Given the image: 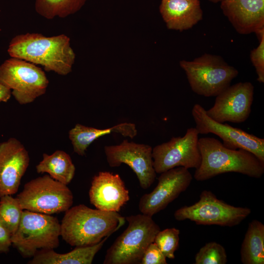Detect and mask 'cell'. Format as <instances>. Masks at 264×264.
Listing matches in <instances>:
<instances>
[{
	"mask_svg": "<svg viewBox=\"0 0 264 264\" xmlns=\"http://www.w3.org/2000/svg\"><path fill=\"white\" fill-rule=\"evenodd\" d=\"M125 219L128 226L107 250L104 264H140L146 250L160 230L152 217L142 214Z\"/></svg>",
	"mask_w": 264,
	"mask_h": 264,
	"instance_id": "4",
	"label": "cell"
},
{
	"mask_svg": "<svg viewBox=\"0 0 264 264\" xmlns=\"http://www.w3.org/2000/svg\"><path fill=\"white\" fill-rule=\"evenodd\" d=\"M243 264H264V224L254 220L250 222L241 249Z\"/></svg>",
	"mask_w": 264,
	"mask_h": 264,
	"instance_id": "22",
	"label": "cell"
},
{
	"mask_svg": "<svg viewBox=\"0 0 264 264\" xmlns=\"http://www.w3.org/2000/svg\"><path fill=\"white\" fill-rule=\"evenodd\" d=\"M251 61L255 68L257 81L264 82V37L260 40L259 45L250 53Z\"/></svg>",
	"mask_w": 264,
	"mask_h": 264,
	"instance_id": "27",
	"label": "cell"
},
{
	"mask_svg": "<svg viewBox=\"0 0 264 264\" xmlns=\"http://www.w3.org/2000/svg\"><path fill=\"white\" fill-rule=\"evenodd\" d=\"M0 83L11 89L19 104L26 105L45 93L49 81L37 65L11 57L0 65Z\"/></svg>",
	"mask_w": 264,
	"mask_h": 264,
	"instance_id": "8",
	"label": "cell"
},
{
	"mask_svg": "<svg viewBox=\"0 0 264 264\" xmlns=\"http://www.w3.org/2000/svg\"><path fill=\"white\" fill-rule=\"evenodd\" d=\"M141 264H167L166 258L154 242L146 250L140 263Z\"/></svg>",
	"mask_w": 264,
	"mask_h": 264,
	"instance_id": "28",
	"label": "cell"
},
{
	"mask_svg": "<svg viewBox=\"0 0 264 264\" xmlns=\"http://www.w3.org/2000/svg\"><path fill=\"white\" fill-rule=\"evenodd\" d=\"M179 65L185 72L191 89L207 97L217 96L239 74L221 57L207 53L192 61L182 60Z\"/></svg>",
	"mask_w": 264,
	"mask_h": 264,
	"instance_id": "6",
	"label": "cell"
},
{
	"mask_svg": "<svg viewBox=\"0 0 264 264\" xmlns=\"http://www.w3.org/2000/svg\"><path fill=\"white\" fill-rule=\"evenodd\" d=\"M17 198L5 195L0 198V222L12 236L17 231L23 212Z\"/></svg>",
	"mask_w": 264,
	"mask_h": 264,
	"instance_id": "24",
	"label": "cell"
},
{
	"mask_svg": "<svg viewBox=\"0 0 264 264\" xmlns=\"http://www.w3.org/2000/svg\"><path fill=\"white\" fill-rule=\"evenodd\" d=\"M29 162L28 152L18 139L0 143V198L17 192Z\"/></svg>",
	"mask_w": 264,
	"mask_h": 264,
	"instance_id": "15",
	"label": "cell"
},
{
	"mask_svg": "<svg viewBox=\"0 0 264 264\" xmlns=\"http://www.w3.org/2000/svg\"><path fill=\"white\" fill-rule=\"evenodd\" d=\"M220 8L241 34L264 30V0H222Z\"/></svg>",
	"mask_w": 264,
	"mask_h": 264,
	"instance_id": "17",
	"label": "cell"
},
{
	"mask_svg": "<svg viewBox=\"0 0 264 264\" xmlns=\"http://www.w3.org/2000/svg\"><path fill=\"white\" fill-rule=\"evenodd\" d=\"M159 11L169 29L192 28L203 18L199 0H162Z\"/></svg>",
	"mask_w": 264,
	"mask_h": 264,
	"instance_id": "18",
	"label": "cell"
},
{
	"mask_svg": "<svg viewBox=\"0 0 264 264\" xmlns=\"http://www.w3.org/2000/svg\"><path fill=\"white\" fill-rule=\"evenodd\" d=\"M152 150L150 145L129 142L127 140L118 145L104 147L109 166L116 167L122 163L128 165L136 174L139 185L143 189L150 188L156 176Z\"/></svg>",
	"mask_w": 264,
	"mask_h": 264,
	"instance_id": "12",
	"label": "cell"
},
{
	"mask_svg": "<svg viewBox=\"0 0 264 264\" xmlns=\"http://www.w3.org/2000/svg\"><path fill=\"white\" fill-rule=\"evenodd\" d=\"M11 95V89L0 83V103L7 102Z\"/></svg>",
	"mask_w": 264,
	"mask_h": 264,
	"instance_id": "30",
	"label": "cell"
},
{
	"mask_svg": "<svg viewBox=\"0 0 264 264\" xmlns=\"http://www.w3.org/2000/svg\"><path fill=\"white\" fill-rule=\"evenodd\" d=\"M198 135L197 129L191 127L187 129L183 136L173 137L168 142L153 148L152 156L156 173L177 167L197 169L201 161Z\"/></svg>",
	"mask_w": 264,
	"mask_h": 264,
	"instance_id": "10",
	"label": "cell"
},
{
	"mask_svg": "<svg viewBox=\"0 0 264 264\" xmlns=\"http://www.w3.org/2000/svg\"><path fill=\"white\" fill-rule=\"evenodd\" d=\"M180 231L173 227L160 230L155 237L154 242L166 258L174 259V253L178 247Z\"/></svg>",
	"mask_w": 264,
	"mask_h": 264,
	"instance_id": "26",
	"label": "cell"
},
{
	"mask_svg": "<svg viewBox=\"0 0 264 264\" xmlns=\"http://www.w3.org/2000/svg\"><path fill=\"white\" fill-rule=\"evenodd\" d=\"M87 0H35L37 13L47 19L66 18L79 11Z\"/></svg>",
	"mask_w": 264,
	"mask_h": 264,
	"instance_id": "23",
	"label": "cell"
},
{
	"mask_svg": "<svg viewBox=\"0 0 264 264\" xmlns=\"http://www.w3.org/2000/svg\"><path fill=\"white\" fill-rule=\"evenodd\" d=\"M192 115L196 124L195 128L199 134H215L222 139L224 147L247 150L264 162V138L213 120L206 114V110L198 104L194 105Z\"/></svg>",
	"mask_w": 264,
	"mask_h": 264,
	"instance_id": "11",
	"label": "cell"
},
{
	"mask_svg": "<svg viewBox=\"0 0 264 264\" xmlns=\"http://www.w3.org/2000/svg\"><path fill=\"white\" fill-rule=\"evenodd\" d=\"M254 87L249 82L229 86L218 94L212 107L206 114L220 122L239 123L245 121L251 111Z\"/></svg>",
	"mask_w": 264,
	"mask_h": 264,
	"instance_id": "14",
	"label": "cell"
},
{
	"mask_svg": "<svg viewBox=\"0 0 264 264\" xmlns=\"http://www.w3.org/2000/svg\"><path fill=\"white\" fill-rule=\"evenodd\" d=\"M23 210L48 215L66 212L73 202L66 185L45 175L25 183L16 197Z\"/></svg>",
	"mask_w": 264,
	"mask_h": 264,
	"instance_id": "7",
	"label": "cell"
},
{
	"mask_svg": "<svg viewBox=\"0 0 264 264\" xmlns=\"http://www.w3.org/2000/svg\"><path fill=\"white\" fill-rule=\"evenodd\" d=\"M192 179L188 169L183 167H176L161 173L154 189L140 198L139 211L142 214L153 217L186 191Z\"/></svg>",
	"mask_w": 264,
	"mask_h": 264,
	"instance_id": "13",
	"label": "cell"
},
{
	"mask_svg": "<svg viewBox=\"0 0 264 264\" xmlns=\"http://www.w3.org/2000/svg\"><path fill=\"white\" fill-rule=\"evenodd\" d=\"M112 132L120 133L124 136L132 138L137 133L134 124L122 123L111 128L99 129L76 124L69 130L68 137L73 146L74 152L83 156L88 147L95 140L103 135Z\"/></svg>",
	"mask_w": 264,
	"mask_h": 264,
	"instance_id": "19",
	"label": "cell"
},
{
	"mask_svg": "<svg viewBox=\"0 0 264 264\" xmlns=\"http://www.w3.org/2000/svg\"><path fill=\"white\" fill-rule=\"evenodd\" d=\"M109 237L95 244L76 247L66 253H58L54 249L38 252L29 264H91L97 253L101 249Z\"/></svg>",
	"mask_w": 264,
	"mask_h": 264,
	"instance_id": "20",
	"label": "cell"
},
{
	"mask_svg": "<svg viewBox=\"0 0 264 264\" xmlns=\"http://www.w3.org/2000/svg\"><path fill=\"white\" fill-rule=\"evenodd\" d=\"M61 226L51 215L23 210L12 244L24 258L34 257L40 250L59 246Z\"/></svg>",
	"mask_w": 264,
	"mask_h": 264,
	"instance_id": "5",
	"label": "cell"
},
{
	"mask_svg": "<svg viewBox=\"0 0 264 264\" xmlns=\"http://www.w3.org/2000/svg\"><path fill=\"white\" fill-rule=\"evenodd\" d=\"M65 212L60 223L61 236L72 246L98 243L126 222L125 218L118 212L94 209L82 204Z\"/></svg>",
	"mask_w": 264,
	"mask_h": 264,
	"instance_id": "2",
	"label": "cell"
},
{
	"mask_svg": "<svg viewBox=\"0 0 264 264\" xmlns=\"http://www.w3.org/2000/svg\"><path fill=\"white\" fill-rule=\"evenodd\" d=\"M89 201L96 209L119 212L130 199L129 192L118 174L99 172L92 178Z\"/></svg>",
	"mask_w": 264,
	"mask_h": 264,
	"instance_id": "16",
	"label": "cell"
},
{
	"mask_svg": "<svg viewBox=\"0 0 264 264\" xmlns=\"http://www.w3.org/2000/svg\"><path fill=\"white\" fill-rule=\"evenodd\" d=\"M198 146L201 161L194 175L197 181L227 173H240L256 178H261L264 173V162L247 150L227 148L218 139L209 137L199 138Z\"/></svg>",
	"mask_w": 264,
	"mask_h": 264,
	"instance_id": "3",
	"label": "cell"
},
{
	"mask_svg": "<svg viewBox=\"0 0 264 264\" xmlns=\"http://www.w3.org/2000/svg\"><path fill=\"white\" fill-rule=\"evenodd\" d=\"M11 57L41 65L46 71L66 75L72 70L75 54L65 34L46 37L38 33L17 35L7 49Z\"/></svg>",
	"mask_w": 264,
	"mask_h": 264,
	"instance_id": "1",
	"label": "cell"
},
{
	"mask_svg": "<svg viewBox=\"0 0 264 264\" xmlns=\"http://www.w3.org/2000/svg\"><path fill=\"white\" fill-rule=\"evenodd\" d=\"M227 262L225 248L215 242L206 243L200 248L195 257L196 264H225Z\"/></svg>",
	"mask_w": 264,
	"mask_h": 264,
	"instance_id": "25",
	"label": "cell"
},
{
	"mask_svg": "<svg viewBox=\"0 0 264 264\" xmlns=\"http://www.w3.org/2000/svg\"><path fill=\"white\" fill-rule=\"evenodd\" d=\"M251 212L248 207L228 204L218 199L211 191L203 190L198 201L179 208L174 216L178 221L189 220L199 225L232 227L240 224Z\"/></svg>",
	"mask_w": 264,
	"mask_h": 264,
	"instance_id": "9",
	"label": "cell"
},
{
	"mask_svg": "<svg viewBox=\"0 0 264 264\" xmlns=\"http://www.w3.org/2000/svg\"><path fill=\"white\" fill-rule=\"evenodd\" d=\"M12 235L0 222V253H6L12 244Z\"/></svg>",
	"mask_w": 264,
	"mask_h": 264,
	"instance_id": "29",
	"label": "cell"
},
{
	"mask_svg": "<svg viewBox=\"0 0 264 264\" xmlns=\"http://www.w3.org/2000/svg\"><path fill=\"white\" fill-rule=\"evenodd\" d=\"M36 169L38 173H47L54 179L66 185L72 180L75 172L70 155L62 150H57L51 154L44 153Z\"/></svg>",
	"mask_w": 264,
	"mask_h": 264,
	"instance_id": "21",
	"label": "cell"
},
{
	"mask_svg": "<svg viewBox=\"0 0 264 264\" xmlns=\"http://www.w3.org/2000/svg\"><path fill=\"white\" fill-rule=\"evenodd\" d=\"M208 0L213 3H218L219 2H220L222 0Z\"/></svg>",
	"mask_w": 264,
	"mask_h": 264,
	"instance_id": "31",
	"label": "cell"
}]
</instances>
